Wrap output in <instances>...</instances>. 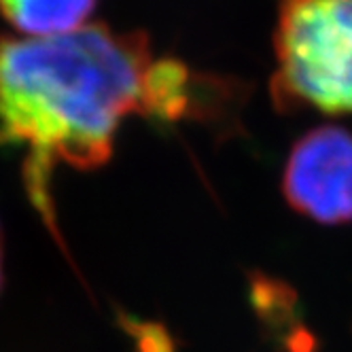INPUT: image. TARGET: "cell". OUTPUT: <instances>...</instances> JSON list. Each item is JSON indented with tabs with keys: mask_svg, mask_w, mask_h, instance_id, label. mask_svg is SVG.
<instances>
[{
	"mask_svg": "<svg viewBox=\"0 0 352 352\" xmlns=\"http://www.w3.org/2000/svg\"><path fill=\"white\" fill-rule=\"evenodd\" d=\"M276 58L280 107L352 115V0H285Z\"/></svg>",
	"mask_w": 352,
	"mask_h": 352,
	"instance_id": "7a4b0ae2",
	"label": "cell"
},
{
	"mask_svg": "<svg viewBox=\"0 0 352 352\" xmlns=\"http://www.w3.org/2000/svg\"><path fill=\"white\" fill-rule=\"evenodd\" d=\"M191 107L189 70L155 58L142 34L83 26L49 38L0 36V144L26 148L23 183L47 228L56 230L58 164L96 168L125 117L181 119Z\"/></svg>",
	"mask_w": 352,
	"mask_h": 352,
	"instance_id": "6da1fadb",
	"label": "cell"
},
{
	"mask_svg": "<svg viewBox=\"0 0 352 352\" xmlns=\"http://www.w3.org/2000/svg\"><path fill=\"white\" fill-rule=\"evenodd\" d=\"M289 206L316 223H352V134L322 125L301 136L285 166Z\"/></svg>",
	"mask_w": 352,
	"mask_h": 352,
	"instance_id": "3957f363",
	"label": "cell"
},
{
	"mask_svg": "<svg viewBox=\"0 0 352 352\" xmlns=\"http://www.w3.org/2000/svg\"><path fill=\"white\" fill-rule=\"evenodd\" d=\"M96 0H0V13L28 38L68 34L85 26Z\"/></svg>",
	"mask_w": 352,
	"mask_h": 352,
	"instance_id": "277c9868",
	"label": "cell"
},
{
	"mask_svg": "<svg viewBox=\"0 0 352 352\" xmlns=\"http://www.w3.org/2000/svg\"><path fill=\"white\" fill-rule=\"evenodd\" d=\"M3 280H5V274H3V230H0V289H3Z\"/></svg>",
	"mask_w": 352,
	"mask_h": 352,
	"instance_id": "5b68a950",
	"label": "cell"
}]
</instances>
